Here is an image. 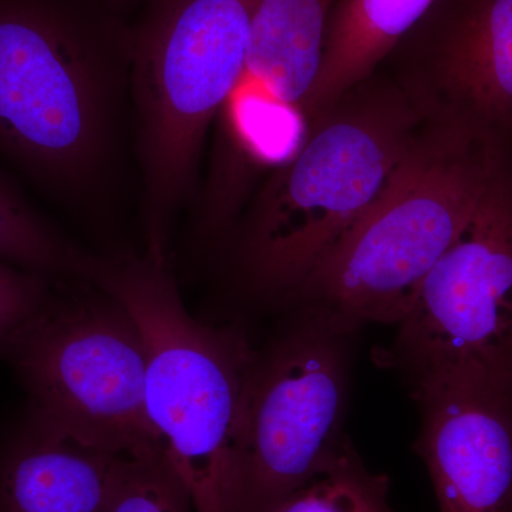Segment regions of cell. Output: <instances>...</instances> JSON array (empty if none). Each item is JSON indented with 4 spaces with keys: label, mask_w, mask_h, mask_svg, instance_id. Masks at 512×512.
Returning <instances> with one entry per match:
<instances>
[{
    "label": "cell",
    "mask_w": 512,
    "mask_h": 512,
    "mask_svg": "<svg viewBox=\"0 0 512 512\" xmlns=\"http://www.w3.org/2000/svg\"><path fill=\"white\" fill-rule=\"evenodd\" d=\"M437 0H335L326 30L318 80L305 110V124L346 90L382 69L404 37Z\"/></svg>",
    "instance_id": "4fadbf2b"
},
{
    "label": "cell",
    "mask_w": 512,
    "mask_h": 512,
    "mask_svg": "<svg viewBox=\"0 0 512 512\" xmlns=\"http://www.w3.org/2000/svg\"><path fill=\"white\" fill-rule=\"evenodd\" d=\"M107 512H194L190 494L164 451L133 457Z\"/></svg>",
    "instance_id": "2e32d148"
},
{
    "label": "cell",
    "mask_w": 512,
    "mask_h": 512,
    "mask_svg": "<svg viewBox=\"0 0 512 512\" xmlns=\"http://www.w3.org/2000/svg\"><path fill=\"white\" fill-rule=\"evenodd\" d=\"M258 349L244 419V512H269L342 456L350 359L359 323L316 305L292 308Z\"/></svg>",
    "instance_id": "52a82bcc"
},
{
    "label": "cell",
    "mask_w": 512,
    "mask_h": 512,
    "mask_svg": "<svg viewBox=\"0 0 512 512\" xmlns=\"http://www.w3.org/2000/svg\"><path fill=\"white\" fill-rule=\"evenodd\" d=\"M133 39L76 0H0V153L76 198L113 158Z\"/></svg>",
    "instance_id": "3957f363"
},
{
    "label": "cell",
    "mask_w": 512,
    "mask_h": 512,
    "mask_svg": "<svg viewBox=\"0 0 512 512\" xmlns=\"http://www.w3.org/2000/svg\"><path fill=\"white\" fill-rule=\"evenodd\" d=\"M504 165L494 134L427 120L382 198L316 269L295 306H322L359 325H399Z\"/></svg>",
    "instance_id": "277c9868"
},
{
    "label": "cell",
    "mask_w": 512,
    "mask_h": 512,
    "mask_svg": "<svg viewBox=\"0 0 512 512\" xmlns=\"http://www.w3.org/2000/svg\"><path fill=\"white\" fill-rule=\"evenodd\" d=\"M53 282L0 259V342L42 305Z\"/></svg>",
    "instance_id": "e0dca14e"
},
{
    "label": "cell",
    "mask_w": 512,
    "mask_h": 512,
    "mask_svg": "<svg viewBox=\"0 0 512 512\" xmlns=\"http://www.w3.org/2000/svg\"><path fill=\"white\" fill-rule=\"evenodd\" d=\"M93 282L140 326L148 419L194 512H244L245 406L258 352L248 333L194 318L168 256L101 258Z\"/></svg>",
    "instance_id": "7a4b0ae2"
},
{
    "label": "cell",
    "mask_w": 512,
    "mask_h": 512,
    "mask_svg": "<svg viewBox=\"0 0 512 512\" xmlns=\"http://www.w3.org/2000/svg\"><path fill=\"white\" fill-rule=\"evenodd\" d=\"M256 0H158L133 37L146 251L168 256L202 147L244 73Z\"/></svg>",
    "instance_id": "5b68a950"
},
{
    "label": "cell",
    "mask_w": 512,
    "mask_h": 512,
    "mask_svg": "<svg viewBox=\"0 0 512 512\" xmlns=\"http://www.w3.org/2000/svg\"><path fill=\"white\" fill-rule=\"evenodd\" d=\"M426 123L393 74L380 70L316 111L225 241L242 295L293 308L316 269L382 198Z\"/></svg>",
    "instance_id": "6da1fadb"
},
{
    "label": "cell",
    "mask_w": 512,
    "mask_h": 512,
    "mask_svg": "<svg viewBox=\"0 0 512 512\" xmlns=\"http://www.w3.org/2000/svg\"><path fill=\"white\" fill-rule=\"evenodd\" d=\"M0 259L52 281H93L100 264V256L70 242L2 180Z\"/></svg>",
    "instance_id": "5bb4252c"
},
{
    "label": "cell",
    "mask_w": 512,
    "mask_h": 512,
    "mask_svg": "<svg viewBox=\"0 0 512 512\" xmlns=\"http://www.w3.org/2000/svg\"><path fill=\"white\" fill-rule=\"evenodd\" d=\"M333 2L256 0L244 73L215 121L208 181L217 190L248 192L301 143Z\"/></svg>",
    "instance_id": "9c48e42d"
},
{
    "label": "cell",
    "mask_w": 512,
    "mask_h": 512,
    "mask_svg": "<svg viewBox=\"0 0 512 512\" xmlns=\"http://www.w3.org/2000/svg\"><path fill=\"white\" fill-rule=\"evenodd\" d=\"M416 451L440 512H512V400L471 375L414 384Z\"/></svg>",
    "instance_id": "8fae6325"
},
{
    "label": "cell",
    "mask_w": 512,
    "mask_h": 512,
    "mask_svg": "<svg viewBox=\"0 0 512 512\" xmlns=\"http://www.w3.org/2000/svg\"><path fill=\"white\" fill-rule=\"evenodd\" d=\"M389 59L427 120L512 128V0H437Z\"/></svg>",
    "instance_id": "30bf717a"
},
{
    "label": "cell",
    "mask_w": 512,
    "mask_h": 512,
    "mask_svg": "<svg viewBox=\"0 0 512 512\" xmlns=\"http://www.w3.org/2000/svg\"><path fill=\"white\" fill-rule=\"evenodd\" d=\"M397 326L386 356L412 386L471 375L512 400V178L507 165Z\"/></svg>",
    "instance_id": "ba28073f"
},
{
    "label": "cell",
    "mask_w": 512,
    "mask_h": 512,
    "mask_svg": "<svg viewBox=\"0 0 512 512\" xmlns=\"http://www.w3.org/2000/svg\"><path fill=\"white\" fill-rule=\"evenodd\" d=\"M0 357L35 419L124 456L164 451L146 409L143 333L103 286L53 282L42 305L0 342Z\"/></svg>",
    "instance_id": "8992f818"
},
{
    "label": "cell",
    "mask_w": 512,
    "mask_h": 512,
    "mask_svg": "<svg viewBox=\"0 0 512 512\" xmlns=\"http://www.w3.org/2000/svg\"><path fill=\"white\" fill-rule=\"evenodd\" d=\"M131 458L25 413L0 448V512H107Z\"/></svg>",
    "instance_id": "7c38bea8"
},
{
    "label": "cell",
    "mask_w": 512,
    "mask_h": 512,
    "mask_svg": "<svg viewBox=\"0 0 512 512\" xmlns=\"http://www.w3.org/2000/svg\"><path fill=\"white\" fill-rule=\"evenodd\" d=\"M389 490L390 478L370 471L349 440L335 466L269 512H394Z\"/></svg>",
    "instance_id": "9a60e30c"
}]
</instances>
